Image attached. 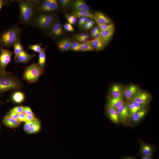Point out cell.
<instances>
[{
	"mask_svg": "<svg viewBox=\"0 0 159 159\" xmlns=\"http://www.w3.org/2000/svg\"><path fill=\"white\" fill-rule=\"evenodd\" d=\"M39 0H17L19 7L18 16L19 23L30 26L32 20L37 12V6Z\"/></svg>",
	"mask_w": 159,
	"mask_h": 159,
	"instance_id": "cell-1",
	"label": "cell"
},
{
	"mask_svg": "<svg viewBox=\"0 0 159 159\" xmlns=\"http://www.w3.org/2000/svg\"><path fill=\"white\" fill-rule=\"evenodd\" d=\"M56 19V15L54 12L37 11L30 26L38 28L47 35L49 28Z\"/></svg>",
	"mask_w": 159,
	"mask_h": 159,
	"instance_id": "cell-2",
	"label": "cell"
},
{
	"mask_svg": "<svg viewBox=\"0 0 159 159\" xmlns=\"http://www.w3.org/2000/svg\"><path fill=\"white\" fill-rule=\"evenodd\" d=\"M23 29L20 28L18 23L2 32L0 34V44L3 47H13L14 43L18 40H21Z\"/></svg>",
	"mask_w": 159,
	"mask_h": 159,
	"instance_id": "cell-3",
	"label": "cell"
},
{
	"mask_svg": "<svg viewBox=\"0 0 159 159\" xmlns=\"http://www.w3.org/2000/svg\"><path fill=\"white\" fill-rule=\"evenodd\" d=\"M22 86L21 84L17 79L8 73L0 77V95Z\"/></svg>",
	"mask_w": 159,
	"mask_h": 159,
	"instance_id": "cell-4",
	"label": "cell"
},
{
	"mask_svg": "<svg viewBox=\"0 0 159 159\" xmlns=\"http://www.w3.org/2000/svg\"><path fill=\"white\" fill-rule=\"evenodd\" d=\"M44 72L37 63H33L25 68L23 78L29 83H34L38 81Z\"/></svg>",
	"mask_w": 159,
	"mask_h": 159,
	"instance_id": "cell-5",
	"label": "cell"
},
{
	"mask_svg": "<svg viewBox=\"0 0 159 159\" xmlns=\"http://www.w3.org/2000/svg\"><path fill=\"white\" fill-rule=\"evenodd\" d=\"M58 1L56 0H39L37 11L54 12L58 10Z\"/></svg>",
	"mask_w": 159,
	"mask_h": 159,
	"instance_id": "cell-6",
	"label": "cell"
},
{
	"mask_svg": "<svg viewBox=\"0 0 159 159\" xmlns=\"http://www.w3.org/2000/svg\"><path fill=\"white\" fill-rule=\"evenodd\" d=\"M0 67L3 71H6V67L11 61L13 52L10 51L9 49H4L1 46L0 47Z\"/></svg>",
	"mask_w": 159,
	"mask_h": 159,
	"instance_id": "cell-7",
	"label": "cell"
},
{
	"mask_svg": "<svg viewBox=\"0 0 159 159\" xmlns=\"http://www.w3.org/2000/svg\"><path fill=\"white\" fill-rule=\"evenodd\" d=\"M63 33V30L59 20L56 19L49 28L47 35L56 39L61 37Z\"/></svg>",
	"mask_w": 159,
	"mask_h": 159,
	"instance_id": "cell-8",
	"label": "cell"
},
{
	"mask_svg": "<svg viewBox=\"0 0 159 159\" xmlns=\"http://www.w3.org/2000/svg\"><path fill=\"white\" fill-rule=\"evenodd\" d=\"M139 142L140 149L138 153V155L142 157L153 155L156 150L155 147L142 140H139Z\"/></svg>",
	"mask_w": 159,
	"mask_h": 159,
	"instance_id": "cell-9",
	"label": "cell"
},
{
	"mask_svg": "<svg viewBox=\"0 0 159 159\" xmlns=\"http://www.w3.org/2000/svg\"><path fill=\"white\" fill-rule=\"evenodd\" d=\"M119 117L120 122L125 126L129 123V116L127 102H125L117 110Z\"/></svg>",
	"mask_w": 159,
	"mask_h": 159,
	"instance_id": "cell-10",
	"label": "cell"
},
{
	"mask_svg": "<svg viewBox=\"0 0 159 159\" xmlns=\"http://www.w3.org/2000/svg\"><path fill=\"white\" fill-rule=\"evenodd\" d=\"M140 90L137 85L131 84L125 88L124 97L127 101L132 100Z\"/></svg>",
	"mask_w": 159,
	"mask_h": 159,
	"instance_id": "cell-11",
	"label": "cell"
},
{
	"mask_svg": "<svg viewBox=\"0 0 159 159\" xmlns=\"http://www.w3.org/2000/svg\"><path fill=\"white\" fill-rule=\"evenodd\" d=\"M151 98V96L148 92L140 90L131 100L135 101L141 104L148 105Z\"/></svg>",
	"mask_w": 159,
	"mask_h": 159,
	"instance_id": "cell-12",
	"label": "cell"
},
{
	"mask_svg": "<svg viewBox=\"0 0 159 159\" xmlns=\"http://www.w3.org/2000/svg\"><path fill=\"white\" fill-rule=\"evenodd\" d=\"M129 122L132 115L135 112L147 106L148 105L142 104L133 100L127 102Z\"/></svg>",
	"mask_w": 159,
	"mask_h": 159,
	"instance_id": "cell-13",
	"label": "cell"
},
{
	"mask_svg": "<svg viewBox=\"0 0 159 159\" xmlns=\"http://www.w3.org/2000/svg\"><path fill=\"white\" fill-rule=\"evenodd\" d=\"M148 109L147 106L134 113L130 118L129 124L130 123L134 125L140 122L147 112Z\"/></svg>",
	"mask_w": 159,
	"mask_h": 159,
	"instance_id": "cell-14",
	"label": "cell"
},
{
	"mask_svg": "<svg viewBox=\"0 0 159 159\" xmlns=\"http://www.w3.org/2000/svg\"><path fill=\"white\" fill-rule=\"evenodd\" d=\"M124 96L118 98H113L110 96L108 99L106 107H110L117 110L125 102L124 100Z\"/></svg>",
	"mask_w": 159,
	"mask_h": 159,
	"instance_id": "cell-15",
	"label": "cell"
},
{
	"mask_svg": "<svg viewBox=\"0 0 159 159\" xmlns=\"http://www.w3.org/2000/svg\"><path fill=\"white\" fill-rule=\"evenodd\" d=\"M125 89L122 85L120 84L113 85L110 91V97L116 98L124 96Z\"/></svg>",
	"mask_w": 159,
	"mask_h": 159,
	"instance_id": "cell-16",
	"label": "cell"
},
{
	"mask_svg": "<svg viewBox=\"0 0 159 159\" xmlns=\"http://www.w3.org/2000/svg\"><path fill=\"white\" fill-rule=\"evenodd\" d=\"M35 56V54H32L28 53L24 50L22 51L14 60L16 63H26Z\"/></svg>",
	"mask_w": 159,
	"mask_h": 159,
	"instance_id": "cell-17",
	"label": "cell"
},
{
	"mask_svg": "<svg viewBox=\"0 0 159 159\" xmlns=\"http://www.w3.org/2000/svg\"><path fill=\"white\" fill-rule=\"evenodd\" d=\"M115 31V26L105 30L100 31L101 39L107 45L112 38Z\"/></svg>",
	"mask_w": 159,
	"mask_h": 159,
	"instance_id": "cell-18",
	"label": "cell"
},
{
	"mask_svg": "<svg viewBox=\"0 0 159 159\" xmlns=\"http://www.w3.org/2000/svg\"><path fill=\"white\" fill-rule=\"evenodd\" d=\"M94 15V20L98 25L108 24L112 23L111 20L109 18L101 12L96 11Z\"/></svg>",
	"mask_w": 159,
	"mask_h": 159,
	"instance_id": "cell-19",
	"label": "cell"
},
{
	"mask_svg": "<svg viewBox=\"0 0 159 159\" xmlns=\"http://www.w3.org/2000/svg\"><path fill=\"white\" fill-rule=\"evenodd\" d=\"M107 115L110 120L114 123L119 125L120 122L119 117L116 110L108 107H106Z\"/></svg>",
	"mask_w": 159,
	"mask_h": 159,
	"instance_id": "cell-20",
	"label": "cell"
},
{
	"mask_svg": "<svg viewBox=\"0 0 159 159\" xmlns=\"http://www.w3.org/2000/svg\"><path fill=\"white\" fill-rule=\"evenodd\" d=\"M72 42L70 38H64L58 42L57 46L61 51L68 50L70 49Z\"/></svg>",
	"mask_w": 159,
	"mask_h": 159,
	"instance_id": "cell-21",
	"label": "cell"
},
{
	"mask_svg": "<svg viewBox=\"0 0 159 159\" xmlns=\"http://www.w3.org/2000/svg\"><path fill=\"white\" fill-rule=\"evenodd\" d=\"M90 44L93 50L100 51L102 50L106 45L101 39H94L86 42Z\"/></svg>",
	"mask_w": 159,
	"mask_h": 159,
	"instance_id": "cell-22",
	"label": "cell"
},
{
	"mask_svg": "<svg viewBox=\"0 0 159 159\" xmlns=\"http://www.w3.org/2000/svg\"><path fill=\"white\" fill-rule=\"evenodd\" d=\"M74 11L80 10H85L90 11V8L86 3L82 0H77L75 1L73 5Z\"/></svg>",
	"mask_w": 159,
	"mask_h": 159,
	"instance_id": "cell-23",
	"label": "cell"
},
{
	"mask_svg": "<svg viewBox=\"0 0 159 159\" xmlns=\"http://www.w3.org/2000/svg\"><path fill=\"white\" fill-rule=\"evenodd\" d=\"M2 122L6 126L11 128L17 127L20 125V122L18 120L12 119L6 115L4 117Z\"/></svg>",
	"mask_w": 159,
	"mask_h": 159,
	"instance_id": "cell-24",
	"label": "cell"
},
{
	"mask_svg": "<svg viewBox=\"0 0 159 159\" xmlns=\"http://www.w3.org/2000/svg\"><path fill=\"white\" fill-rule=\"evenodd\" d=\"M47 46L43 48L42 50L39 53V59L37 63L39 67L43 70L44 71L46 59V51Z\"/></svg>",
	"mask_w": 159,
	"mask_h": 159,
	"instance_id": "cell-25",
	"label": "cell"
},
{
	"mask_svg": "<svg viewBox=\"0 0 159 159\" xmlns=\"http://www.w3.org/2000/svg\"><path fill=\"white\" fill-rule=\"evenodd\" d=\"M73 15L77 18L81 17H88L94 20V15L90 11L85 10H80L74 11L73 13Z\"/></svg>",
	"mask_w": 159,
	"mask_h": 159,
	"instance_id": "cell-26",
	"label": "cell"
},
{
	"mask_svg": "<svg viewBox=\"0 0 159 159\" xmlns=\"http://www.w3.org/2000/svg\"><path fill=\"white\" fill-rule=\"evenodd\" d=\"M40 129V122L39 119H37L33 122L27 132L28 134H33L38 132Z\"/></svg>",
	"mask_w": 159,
	"mask_h": 159,
	"instance_id": "cell-27",
	"label": "cell"
},
{
	"mask_svg": "<svg viewBox=\"0 0 159 159\" xmlns=\"http://www.w3.org/2000/svg\"><path fill=\"white\" fill-rule=\"evenodd\" d=\"M12 100L15 103L19 104L22 103L25 99L24 94L20 91H17L14 92L11 96Z\"/></svg>",
	"mask_w": 159,
	"mask_h": 159,
	"instance_id": "cell-28",
	"label": "cell"
},
{
	"mask_svg": "<svg viewBox=\"0 0 159 159\" xmlns=\"http://www.w3.org/2000/svg\"><path fill=\"white\" fill-rule=\"evenodd\" d=\"M13 47L14 50L13 52L14 54V59H15L20 53L24 50L23 47L21 40L16 41L14 43Z\"/></svg>",
	"mask_w": 159,
	"mask_h": 159,
	"instance_id": "cell-29",
	"label": "cell"
},
{
	"mask_svg": "<svg viewBox=\"0 0 159 159\" xmlns=\"http://www.w3.org/2000/svg\"><path fill=\"white\" fill-rule=\"evenodd\" d=\"M42 43H39L34 44H29L26 50L31 49L39 53L43 50V48L42 47Z\"/></svg>",
	"mask_w": 159,
	"mask_h": 159,
	"instance_id": "cell-30",
	"label": "cell"
},
{
	"mask_svg": "<svg viewBox=\"0 0 159 159\" xmlns=\"http://www.w3.org/2000/svg\"><path fill=\"white\" fill-rule=\"evenodd\" d=\"M80 51L83 52L91 51L93 50L92 47L89 44L85 42L80 43Z\"/></svg>",
	"mask_w": 159,
	"mask_h": 159,
	"instance_id": "cell-31",
	"label": "cell"
},
{
	"mask_svg": "<svg viewBox=\"0 0 159 159\" xmlns=\"http://www.w3.org/2000/svg\"><path fill=\"white\" fill-rule=\"evenodd\" d=\"M69 49L74 51H80V43L75 41L72 42Z\"/></svg>",
	"mask_w": 159,
	"mask_h": 159,
	"instance_id": "cell-32",
	"label": "cell"
},
{
	"mask_svg": "<svg viewBox=\"0 0 159 159\" xmlns=\"http://www.w3.org/2000/svg\"><path fill=\"white\" fill-rule=\"evenodd\" d=\"M98 25L100 31L106 30L115 26L112 23Z\"/></svg>",
	"mask_w": 159,
	"mask_h": 159,
	"instance_id": "cell-33",
	"label": "cell"
},
{
	"mask_svg": "<svg viewBox=\"0 0 159 159\" xmlns=\"http://www.w3.org/2000/svg\"><path fill=\"white\" fill-rule=\"evenodd\" d=\"M6 116L12 119L18 120L19 114L14 112L10 110L7 113Z\"/></svg>",
	"mask_w": 159,
	"mask_h": 159,
	"instance_id": "cell-34",
	"label": "cell"
},
{
	"mask_svg": "<svg viewBox=\"0 0 159 159\" xmlns=\"http://www.w3.org/2000/svg\"><path fill=\"white\" fill-rule=\"evenodd\" d=\"M34 121H26L25 122L24 126V130L26 132H27Z\"/></svg>",
	"mask_w": 159,
	"mask_h": 159,
	"instance_id": "cell-35",
	"label": "cell"
},
{
	"mask_svg": "<svg viewBox=\"0 0 159 159\" xmlns=\"http://www.w3.org/2000/svg\"><path fill=\"white\" fill-rule=\"evenodd\" d=\"M23 108L22 106H19L13 107L10 111L19 114L23 112Z\"/></svg>",
	"mask_w": 159,
	"mask_h": 159,
	"instance_id": "cell-36",
	"label": "cell"
},
{
	"mask_svg": "<svg viewBox=\"0 0 159 159\" xmlns=\"http://www.w3.org/2000/svg\"><path fill=\"white\" fill-rule=\"evenodd\" d=\"M89 35L87 33H81L77 34L74 35V38L76 40L82 38L89 37Z\"/></svg>",
	"mask_w": 159,
	"mask_h": 159,
	"instance_id": "cell-37",
	"label": "cell"
},
{
	"mask_svg": "<svg viewBox=\"0 0 159 159\" xmlns=\"http://www.w3.org/2000/svg\"><path fill=\"white\" fill-rule=\"evenodd\" d=\"M64 28L66 31L69 32H72L74 30L72 24L68 23H66L64 25Z\"/></svg>",
	"mask_w": 159,
	"mask_h": 159,
	"instance_id": "cell-38",
	"label": "cell"
},
{
	"mask_svg": "<svg viewBox=\"0 0 159 159\" xmlns=\"http://www.w3.org/2000/svg\"><path fill=\"white\" fill-rule=\"evenodd\" d=\"M23 112L25 115H34L31 108L28 106H25L23 107Z\"/></svg>",
	"mask_w": 159,
	"mask_h": 159,
	"instance_id": "cell-39",
	"label": "cell"
},
{
	"mask_svg": "<svg viewBox=\"0 0 159 159\" xmlns=\"http://www.w3.org/2000/svg\"><path fill=\"white\" fill-rule=\"evenodd\" d=\"M100 30L98 26H95L92 29L90 32L91 36L94 37L95 34L97 32H99Z\"/></svg>",
	"mask_w": 159,
	"mask_h": 159,
	"instance_id": "cell-40",
	"label": "cell"
},
{
	"mask_svg": "<svg viewBox=\"0 0 159 159\" xmlns=\"http://www.w3.org/2000/svg\"><path fill=\"white\" fill-rule=\"evenodd\" d=\"M70 1L69 0H59V1L62 7L63 8H66L69 4Z\"/></svg>",
	"mask_w": 159,
	"mask_h": 159,
	"instance_id": "cell-41",
	"label": "cell"
},
{
	"mask_svg": "<svg viewBox=\"0 0 159 159\" xmlns=\"http://www.w3.org/2000/svg\"><path fill=\"white\" fill-rule=\"evenodd\" d=\"M19 114V117L18 120L19 122L20 123L24 122H25L26 120V115L23 112L20 113Z\"/></svg>",
	"mask_w": 159,
	"mask_h": 159,
	"instance_id": "cell-42",
	"label": "cell"
},
{
	"mask_svg": "<svg viewBox=\"0 0 159 159\" xmlns=\"http://www.w3.org/2000/svg\"><path fill=\"white\" fill-rule=\"evenodd\" d=\"M26 121H34L37 119L34 115H26Z\"/></svg>",
	"mask_w": 159,
	"mask_h": 159,
	"instance_id": "cell-43",
	"label": "cell"
},
{
	"mask_svg": "<svg viewBox=\"0 0 159 159\" xmlns=\"http://www.w3.org/2000/svg\"><path fill=\"white\" fill-rule=\"evenodd\" d=\"M73 15L69 14H67L65 15L66 18L67 20L68 23L71 24L72 19L73 17Z\"/></svg>",
	"mask_w": 159,
	"mask_h": 159,
	"instance_id": "cell-44",
	"label": "cell"
},
{
	"mask_svg": "<svg viewBox=\"0 0 159 159\" xmlns=\"http://www.w3.org/2000/svg\"><path fill=\"white\" fill-rule=\"evenodd\" d=\"M80 43H85L89 41V37H85L79 39L77 40Z\"/></svg>",
	"mask_w": 159,
	"mask_h": 159,
	"instance_id": "cell-45",
	"label": "cell"
},
{
	"mask_svg": "<svg viewBox=\"0 0 159 159\" xmlns=\"http://www.w3.org/2000/svg\"><path fill=\"white\" fill-rule=\"evenodd\" d=\"M9 3L8 1H4L2 0H0V11L2 8L4 6L8 4Z\"/></svg>",
	"mask_w": 159,
	"mask_h": 159,
	"instance_id": "cell-46",
	"label": "cell"
},
{
	"mask_svg": "<svg viewBox=\"0 0 159 159\" xmlns=\"http://www.w3.org/2000/svg\"><path fill=\"white\" fill-rule=\"evenodd\" d=\"M85 18V17H81L80 18L78 21V24L80 27H81L82 23Z\"/></svg>",
	"mask_w": 159,
	"mask_h": 159,
	"instance_id": "cell-47",
	"label": "cell"
},
{
	"mask_svg": "<svg viewBox=\"0 0 159 159\" xmlns=\"http://www.w3.org/2000/svg\"><path fill=\"white\" fill-rule=\"evenodd\" d=\"M93 37L94 38V39H101V37L100 32L97 33Z\"/></svg>",
	"mask_w": 159,
	"mask_h": 159,
	"instance_id": "cell-48",
	"label": "cell"
},
{
	"mask_svg": "<svg viewBox=\"0 0 159 159\" xmlns=\"http://www.w3.org/2000/svg\"><path fill=\"white\" fill-rule=\"evenodd\" d=\"M77 18L76 17H75V16L73 15L72 19L71 24H74L76 23L77 21Z\"/></svg>",
	"mask_w": 159,
	"mask_h": 159,
	"instance_id": "cell-49",
	"label": "cell"
},
{
	"mask_svg": "<svg viewBox=\"0 0 159 159\" xmlns=\"http://www.w3.org/2000/svg\"><path fill=\"white\" fill-rule=\"evenodd\" d=\"M7 73L3 71L0 67V77L6 74Z\"/></svg>",
	"mask_w": 159,
	"mask_h": 159,
	"instance_id": "cell-50",
	"label": "cell"
},
{
	"mask_svg": "<svg viewBox=\"0 0 159 159\" xmlns=\"http://www.w3.org/2000/svg\"><path fill=\"white\" fill-rule=\"evenodd\" d=\"M89 19L88 17H85L82 23L81 27H82L84 26L87 22Z\"/></svg>",
	"mask_w": 159,
	"mask_h": 159,
	"instance_id": "cell-51",
	"label": "cell"
},
{
	"mask_svg": "<svg viewBox=\"0 0 159 159\" xmlns=\"http://www.w3.org/2000/svg\"><path fill=\"white\" fill-rule=\"evenodd\" d=\"M85 28L86 29H89L91 28L90 25L87 23H86L85 25Z\"/></svg>",
	"mask_w": 159,
	"mask_h": 159,
	"instance_id": "cell-52",
	"label": "cell"
},
{
	"mask_svg": "<svg viewBox=\"0 0 159 159\" xmlns=\"http://www.w3.org/2000/svg\"><path fill=\"white\" fill-rule=\"evenodd\" d=\"M153 155H152L149 156L142 157V159H153Z\"/></svg>",
	"mask_w": 159,
	"mask_h": 159,
	"instance_id": "cell-53",
	"label": "cell"
},
{
	"mask_svg": "<svg viewBox=\"0 0 159 159\" xmlns=\"http://www.w3.org/2000/svg\"><path fill=\"white\" fill-rule=\"evenodd\" d=\"M95 21H94L93 20L92 21L90 24L91 28L92 27L94 24H95Z\"/></svg>",
	"mask_w": 159,
	"mask_h": 159,
	"instance_id": "cell-54",
	"label": "cell"
},
{
	"mask_svg": "<svg viewBox=\"0 0 159 159\" xmlns=\"http://www.w3.org/2000/svg\"><path fill=\"white\" fill-rule=\"evenodd\" d=\"M122 159H137L134 158L130 157H125L122 158Z\"/></svg>",
	"mask_w": 159,
	"mask_h": 159,
	"instance_id": "cell-55",
	"label": "cell"
},
{
	"mask_svg": "<svg viewBox=\"0 0 159 159\" xmlns=\"http://www.w3.org/2000/svg\"><path fill=\"white\" fill-rule=\"evenodd\" d=\"M92 20H93V19H88V21H87V22L86 23L90 24L92 21Z\"/></svg>",
	"mask_w": 159,
	"mask_h": 159,
	"instance_id": "cell-56",
	"label": "cell"
},
{
	"mask_svg": "<svg viewBox=\"0 0 159 159\" xmlns=\"http://www.w3.org/2000/svg\"><path fill=\"white\" fill-rule=\"evenodd\" d=\"M1 102L0 101V104H1Z\"/></svg>",
	"mask_w": 159,
	"mask_h": 159,
	"instance_id": "cell-57",
	"label": "cell"
},
{
	"mask_svg": "<svg viewBox=\"0 0 159 159\" xmlns=\"http://www.w3.org/2000/svg\"><path fill=\"white\" fill-rule=\"evenodd\" d=\"M1 126H0V131Z\"/></svg>",
	"mask_w": 159,
	"mask_h": 159,
	"instance_id": "cell-58",
	"label": "cell"
}]
</instances>
